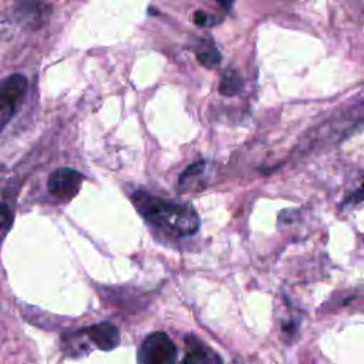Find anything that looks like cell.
<instances>
[{"label":"cell","instance_id":"cell-7","mask_svg":"<svg viewBox=\"0 0 364 364\" xmlns=\"http://www.w3.org/2000/svg\"><path fill=\"white\" fill-rule=\"evenodd\" d=\"M46 0H20L17 6V16L20 20L31 21L38 18Z\"/></svg>","mask_w":364,"mask_h":364},{"label":"cell","instance_id":"cell-11","mask_svg":"<svg viewBox=\"0 0 364 364\" xmlns=\"http://www.w3.org/2000/svg\"><path fill=\"white\" fill-rule=\"evenodd\" d=\"M193 21L198 24V26H205L206 21H208V16L203 13V11H196L193 14Z\"/></svg>","mask_w":364,"mask_h":364},{"label":"cell","instance_id":"cell-12","mask_svg":"<svg viewBox=\"0 0 364 364\" xmlns=\"http://www.w3.org/2000/svg\"><path fill=\"white\" fill-rule=\"evenodd\" d=\"M216 1H219V3H222L223 6H230L235 0H216Z\"/></svg>","mask_w":364,"mask_h":364},{"label":"cell","instance_id":"cell-8","mask_svg":"<svg viewBox=\"0 0 364 364\" xmlns=\"http://www.w3.org/2000/svg\"><path fill=\"white\" fill-rule=\"evenodd\" d=\"M242 84L243 82H242V78L239 77V74L233 70H228V71H225V74L222 77L219 91L223 95L232 97L242 90Z\"/></svg>","mask_w":364,"mask_h":364},{"label":"cell","instance_id":"cell-4","mask_svg":"<svg viewBox=\"0 0 364 364\" xmlns=\"http://www.w3.org/2000/svg\"><path fill=\"white\" fill-rule=\"evenodd\" d=\"M82 181L84 176L78 171L71 168H60L50 175L47 188L55 199L68 202L80 192Z\"/></svg>","mask_w":364,"mask_h":364},{"label":"cell","instance_id":"cell-10","mask_svg":"<svg viewBox=\"0 0 364 364\" xmlns=\"http://www.w3.org/2000/svg\"><path fill=\"white\" fill-rule=\"evenodd\" d=\"M11 222H13V216L10 209L4 203H0V243L9 233L11 228Z\"/></svg>","mask_w":364,"mask_h":364},{"label":"cell","instance_id":"cell-5","mask_svg":"<svg viewBox=\"0 0 364 364\" xmlns=\"http://www.w3.org/2000/svg\"><path fill=\"white\" fill-rule=\"evenodd\" d=\"M178 364H223L222 357L196 336L185 337V354Z\"/></svg>","mask_w":364,"mask_h":364},{"label":"cell","instance_id":"cell-1","mask_svg":"<svg viewBox=\"0 0 364 364\" xmlns=\"http://www.w3.org/2000/svg\"><path fill=\"white\" fill-rule=\"evenodd\" d=\"M132 203L151 226L173 237L191 236L199 229V216L188 203L171 202L144 191L132 195Z\"/></svg>","mask_w":364,"mask_h":364},{"label":"cell","instance_id":"cell-6","mask_svg":"<svg viewBox=\"0 0 364 364\" xmlns=\"http://www.w3.org/2000/svg\"><path fill=\"white\" fill-rule=\"evenodd\" d=\"M81 330L87 336L88 341L94 347H97V348H100L102 351L114 350L115 347H118L119 340H121L118 328L114 324L107 323V321L97 323V324L84 327Z\"/></svg>","mask_w":364,"mask_h":364},{"label":"cell","instance_id":"cell-9","mask_svg":"<svg viewBox=\"0 0 364 364\" xmlns=\"http://www.w3.org/2000/svg\"><path fill=\"white\" fill-rule=\"evenodd\" d=\"M196 58L199 60V63L208 68H213L219 64L220 61V54L215 47H205L200 51H198Z\"/></svg>","mask_w":364,"mask_h":364},{"label":"cell","instance_id":"cell-2","mask_svg":"<svg viewBox=\"0 0 364 364\" xmlns=\"http://www.w3.org/2000/svg\"><path fill=\"white\" fill-rule=\"evenodd\" d=\"M138 364H176V346L165 331L146 336L138 351Z\"/></svg>","mask_w":364,"mask_h":364},{"label":"cell","instance_id":"cell-3","mask_svg":"<svg viewBox=\"0 0 364 364\" xmlns=\"http://www.w3.org/2000/svg\"><path fill=\"white\" fill-rule=\"evenodd\" d=\"M27 91V78L13 74L0 85V131L10 122L23 102Z\"/></svg>","mask_w":364,"mask_h":364}]
</instances>
